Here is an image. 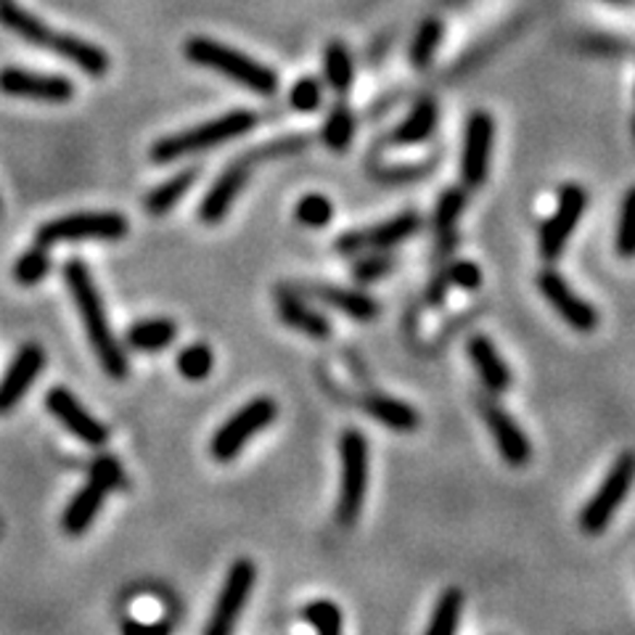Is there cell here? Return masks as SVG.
Returning a JSON list of instances; mask_svg holds the SVG:
<instances>
[{
  "mask_svg": "<svg viewBox=\"0 0 635 635\" xmlns=\"http://www.w3.org/2000/svg\"><path fill=\"white\" fill-rule=\"evenodd\" d=\"M64 281H66V286H70L72 297H75L80 320H83L85 334H88L90 339V347H94L98 363H101V368L112 376V379L122 381L127 376V371H131V366H127L125 350H122V344L117 342L112 326H109L107 307H103L101 294H98L88 265L80 260L66 262Z\"/></svg>",
  "mask_w": 635,
  "mask_h": 635,
  "instance_id": "1",
  "label": "cell"
},
{
  "mask_svg": "<svg viewBox=\"0 0 635 635\" xmlns=\"http://www.w3.org/2000/svg\"><path fill=\"white\" fill-rule=\"evenodd\" d=\"M183 51H186V59L191 64L218 72V75L233 80V83L252 90V94L273 96L279 90V75L273 70H268L260 61L236 51V48L223 46V42L209 38H191L186 40Z\"/></svg>",
  "mask_w": 635,
  "mask_h": 635,
  "instance_id": "2",
  "label": "cell"
},
{
  "mask_svg": "<svg viewBox=\"0 0 635 635\" xmlns=\"http://www.w3.org/2000/svg\"><path fill=\"white\" fill-rule=\"evenodd\" d=\"M257 125V117L246 109H239V112H228L218 120H209L205 125H196L191 131L168 135V138L157 141L151 149L154 162L164 164V162H175V159L191 157V154H202L215 149V146L228 144L233 138H242Z\"/></svg>",
  "mask_w": 635,
  "mask_h": 635,
  "instance_id": "3",
  "label": "cell"
},
{
  "mask_svg": "<svg viewBox=\"0 0 635 635\" xmlns=\"http://www.w3.org/2000/svg\"><path fill=\"white\" fill-rule=\"evenodd\" d=\"M339 464H342V479H339L337 496V522L342 527H353L361 520L363 503L368 492V440L363 431L344 429L339 437Z\"/></svg>",
  "mask_w": 635,
  "mask_h": 635,
  "instance_id": "4",
  "label": "cell"
},
{
  "mask_svg": "<svg viewBox=\"0 0 635 635\" xmlns=\"http://www.w3.org/2000/svg\"><path fill=\"white\" fill-rule=\"evenodd\" d=\"M276 418H279V405H276V400L252 398L249 403H244L231 418H225V424H220V429L215 431L212 440H209V455H212L215 461H220V464L239 459V453L246 448V442L268 429Z\"/></svg>",
  "mask_w": 635,
  "mask_h": 635,
  "instance_id": "5",
  "label": "cell"
},
{
  "mask_svg": "<svg viewBox=\"0 0 635 635\" xmlns=\"http://www.w3.org/2000/svg\"><path fill=\"white\" fill-rule=\"evenodd\" d=\"M635 483V453H622L616 455L612 468L607 472L603 483L598 485V490L588 498V503L579 511V527L585 535H601L609 527V522L614 520V514L620 511V505L625 503L627 492Z\"/></svg>",
  "mask_w": 635,
  "mask_h": 635,
  "instance_id": "6",
  "label": "cell"
},
{
  "mask_svg": "<svg viewBox=\"0 0 635 635\" xmlns=\"http://www.w3.org/2000/svg\"><path fill=\"white\" fill-rule=\"evenodd\" d=\"M131 223L120 212H77L40 225L38 244L59 242H120L127 236Z\"/></svg>",
  "mask_w": 635,
  "mask_h": 635,
  "instance_id": "7",
  "label": "cell"
},
{
  "mask_svg": "<svg viewBox=\"0 0 635 635\" xmlns=\"http://www.w3.org/2000/svg\"><path fill=\"white\" fill-rule=\"evenodd\" d=\"M257 583V566L249 559H236L228 566L223 588H220L218 601H215L212 614H209L207 627L202 635H233L239 620L249 601L252 588Z\"/></svg>",
  "mask_w": 635,
  "mask_h": 635,
  "instance_id": "8",
  "label": "cell"
},
{
  "mask_svg": "<svg viewBox=\"0 0 635 635\" xmlns=\"http://www.w3.org/2000/svg\"><path fill=\"white\" fill-rule=\"evenodd\" d=\"M422 228V218L416 212H400L384 223L363 228V231H347L337 239V252L344 257H357L363 252H387L392 246L408 242Z\"/></svg>",
  "mask_w": 635,
  "mask_h": 635,
  "instance_id": "9",
  "label": "cell"
},
{
  "mask_svg": "<svg viewBox=\"0 0 635 635\" xmlns=\"http://www.w3.org/2000/svg\"><path fill=\"white\" fill-rule=\"evenodd\" d=\"M585 207H588V194H585L583 186H577V183H566V186L559 191L557 212H553L540 228L542 260H548V262L559 260L566 242H570L572 233L577 231L579 220H583Z\"/></svg>",
  "mask_w": 635,
  "mask_h": 635,
  "instance_id": "10",
  "label": "cell"
},
{
  "mask_svg": "<svg viewBox=\"0 0 635 635\" xmlns=\"http://www.w3.org/2000/svg\"><path fill=\"white\" fill-rule=\"evenodd\" d=\"M492 141H496V122L487 112H474L466 120L464 151H461V181L466 188H479L490 175Z\"/></svg>",
  "mask_w": 635,
  "mask_h": 635,
  "instance_id": "11",
  "label": "cell"
},
{
  "mask_svg": "<svg viewBox=\"0 0 635 635\" xmlns=\"http://www.w3.org/2000/svg\"><path fill=\"white\" fill-rule=\"evenodd\" d=\"M255 162L257 159L252 157V154H246V157L236 159V162H231L223 172H220L218 181L212 183V188L207 191L205 199H202V205H199L202 223H207V225L223 223L225 215L231 212V207L236 205V199L242 196L246 183H249L252 164Z\"/></svg>",
  "mask_w": 635,
  "mask_h": 635,
  "instance_id": "12",
  "label": "cell"
},
{
  "mask_svg": "<svg viewBox=\"0 0 635 635\" xmlns=\"http://www.w3.org/2000/svg\"><path fill=\"white\" fill-rule=\"evenodd\" d=\"M538 289L542 297L548 300V305L559 313L561 320L566 326H572L575 331H594L598 326V310L594 305H588L570 283L564 281V276L557 270H542L538 276Z\"/></svg>",
  "mask_w": 635,
  "mask_h": 635,
  "instance_id": "13",
  "label": "cell"
},
{
  "mask_svg": "<svg viewBox=\"0 0 635 635\" xmlns=\"http://www.w3.org/2000/svg\"><path fill=\"white\" fill-rule=\"evenodd\" d=\"M46 408L53 418H57L61 427L72 431V435H75L77 440H83L85 445L101 448L109 442V429L103 427L96 416H90V413L85 411V405L80 403L70 390H64V387H57V390L48 392Z\"/></svg>",
  "mask_w": 635,
  "mask_h": 635,
  "instance_id": "14",
  "label": "cell"
},
{
  "mask_svg": "<svg viewBox=\"0 0 635 635\" xmlns=\"http://www.w3.org/2000/svg\"><path fill=\"white\" fill-rule=\"evenodd\" d=\"M479 413H483L487 429H490L498 453H501L505 464L514 468L527 466L533 461V445H529L527 435L516 424V418L509 411H503L498 403H490V400L479 403Z\"/></svg>",
  "mask_w": 635,
  "mask_h": 635,
  "instance_id": "15",
  "label": "cell"
},
{
  "mask_svg": "<svg viewBox=\"0 0 635 635\" xmlns=\"http://www.w3.org/2000/svg\"><path fill=\"white\" fill-rule=\"evenodd\" d=\"M0 94L14 98H35V101L64 103L75 96V88L66 77L59 75H38V72L20 70V66H5L0 70Z\"/></svg>",
  "mask_w": 635,
  "mask_h": 635,
  "instance_id": "16",
  "label": "cell"
},
{
  "mask_svg": "<svg viewBox=\"0 0 635 635\" xmlns=\"http://www.w3.org/2000/svg\"><path fill=\"white\" fill-rule=\"evenodd\" d=\"M42 368H46V353L40 344H24L0 379V413H11L22 403Z\"/></svg>",
  "mask_w": 635,
  "mask_h": 635,
  "instance_id": "17",
  "label": "cell"
},
{
  "mask_svg": "<svg viewBox=\"0 0 635 635\" xmlns=\"http://www.w3.org/2000/svg\"><path fill=\"white\" fill-rule=\"evenodd\" d=\"M466 353H468V361H472L474 371H477L479 379H483L487 392L501 394L505 390H511V379H514V376H511V368L505 366V361L490 339L483 334L472 337L466 342Z\"/></svg>",
  "mask_w": 635,
  "mask_h": 635,
  "instance_id": "18",
  "label": "cell"
},
{
  "mask_svg": "<svg viewBox=\"0 0 635 635\" xmlns=\"http://www.w3.org/2000/svg\"><path fill=\"white\" fill-rule=\"evenodd\" d=\"M276 307H279V316L289 329L300 331V334L326 342L331 337V323L329 318L320 316L318 310L305 305V300L297 292H289V289H279L276 292Z\"/></svg>",
  "mask_w": 635,
  "mask_h": 635,
  "instance_id": "19",
  "label": "cell"
},
{
  "mask_svg": "<svg viewBox=\"0 0 635 635\" xmlns=\"http://www.w3.org/2000/svg\"><path fill=\"white\" fill-rule=\"evenodd\" d=\"M361 408L374 418V422L384 424L387 429L392 431H416L422 418H418V411L413 408L405 400L390 398V394H366L361 400Z\"/></svg>",
  "mask_w": 635,
  "mask_h": 635,
  "instance_id": "20",
  "label": "cell"
},
{
  "mask_svg": "<svg viewBox=\"0 0 635 635\" xmlns=\"http://www.w3.org/2000/svg\"><path fill=\"white\" fill-rule=\"evenodd\" d=\"M107 496H109L107 487H101L98 483H94V479H88V485H85L83 490L72 498L70 505H66L64 516H61V529H64L66 535H75V538L77 535L88 533Z\"/></svg>",
  "mask_w": 635,
  "mask_h": 635,
  "instance_id": "21",
  "label": "cell"
},
{
  "mask_svg": "<svg viewBox=\"0 0 635 635\" xmlns=\"http://www.w3.org/2000/svg\"><path fill=\"white\" fill-rule=\"evenodd\" d=\"M313 294L316 300L326 302L334 310L344 313L347 318L357 320V323H371V320L379 318V302L368 294L355 292V289H342V286H329V283H320V286H313Z\"/></svg>",
  "mask_w": 635,
  "mask_h": 635,
  "instance_id": "22",
  "label": "cell"
},
{
  "mask_svg": "<svg viewBox=\"0 0 635 635\" xmlns=\"http://www.w3.org/2000/svg\"><path fill=\"white\" fill-rule=\"evenodd\" d=\"M453 286L466 289V292H477L483 286V270H479V265H474L472 260H455L448 268H442L427 286V305L440 307Z\"/></svg>",
  "mask_w": 635,
  "mask_h": 635,
  "instance_id": "23",
  "label": "cell"
},
{
  "mask_svg": "<svg viewBox=\"0 0 635 635\" xmlns=\"http://www.w3.org/2000/svg\"><path fill=\"white\" fill-rule=\"evenodd\" d=\"M437 120H440V109H437L435 98H422L416 107L405 114V120L394 127L392 144L398 146H416L424 144L431 133H435Z\"/></svg>",
  "mask_w": 635,
  "mask_h": 635,
  "instance_id": "24",
  "label": "cell"
},
{
  "mask_svg": "<svg viewBox=\"0 0 635 635\" xmlns=\"http://www.w3.org/2000/svg\"><path fill=\"white\" fill-rule=\"evenodd\" d=\"M51 51L59 53V57H64L66 61H72L77 70L85 72V75L101 77L109 72L107 53H103L101 48H96L94 42L75 38V35H61L59 33V38H57V42H53Z\"/></svg>",
  "mask_w": 635,
  "mask_h": 635,
  "instance_id": "25",
  "label": "cell"
},
{
  "mask_svg": "<svg viewBox=\"0 0 635 635\" xmlns=\"http://www.w3.org/2000/svg\"><path fill=\"white\" fill-rule=\"evenodd\" d=\"M466 209V188H448L437 202L435 212V236H437V255L450 252L455 244V228H459L461 212Z\"/></svg>",
  "mask_w": 635,
  "mask_h": 635,
  "instance_id": "26",
  "label": "cell"
},
{
  "mask_svg": "<svg viewBox=\"0 0 635 635\" xmlns=\"http://www.w3.org/2000/svg\"><path fill=\"white\" fill-rule=\"evenodd\" d=\"M0 24H3L5 29H11V33L20 35V38L40 48L51 46L53 35H57L46 22H40L38 16H33L29 11H24L22 5L11 3V0H0Z\"/></svg>",
  "mask_w": 635,
  "mask_h": 635,
  "instance_id": "27",
  "label": "cell"
},
{
  "mask_svg": "<svg viewBox=\"0 0 635 635\" xmlns=\"http://www.w3.org/2000/svg\"><path fill=\"white\" fill-rule=\"evenodd\" d=\"M196 181H199V168L181 170L178 175H172L170 181L159 183L157 188L146 194L144 209L149 215H154V218H162V215H168L172 207H178V202L188 194Z\"/></svg>",
  "mask_w": 635,
  "mask_h": 635,
  "instance_id": "28",
  "label": "cell"
},
{
  "mask_svg": "<svg viewBox=\"0 0 635 635\" xmlns=\"http://www.w3.org/2000/svg\"><path fill=\"white\" fill-rule=\"evenodd\" d=\"M178 337V326L170 318H146L131 326L127 331V344L138 353H159L170 347Z\"/></svg>",
  "mask_w": 635,
  "mask_h": 635,
  "instance_id": "29",
  "label": "cell"
},
{
  "mask_svg": "<svg viewBox=\"0 0 635 635\" xmlns=\"http://www.w3.org/2000/svg\"><path fill=\"white\" fill-rule=\"evenodd\" d=\"M461 614H464V594L459 588L442 590L424 635H459Z\"/></svg>",
  "mask_w": 635,
  "mask_h": 635,
  "instance_id": "30",
  "label": "cell"
},
{
  "mask_svg": "<svg viewBox=\"0 0 635 635\" xmlns=\"http://www.w3.org/2000/svg\"><path fill=\"white\" fill-rule=\"evenodd\" d=\"M323 72H326V83H329L339 96H344L350 88H353V77H355L353 57H350L347 46H344L342 40H331L329 46H326Z\"/></svg>",
  "mask_w": 635,
  "mask_h": 635,
  "instance_id": "31",
  "label": "cell"
},
{
  "mask_svg": "<svg viewBox=\"0 0 635 635\" xmlns=\"http://www.w3.org/2000/svg\"><path fill=\"white\" fill-rule=\"evenodd\" d=\"M442 38H445V24H442L437 16H431L422 24V27L416 29V35H413V42H411V64L416 66V70H427L431 64V59H435V53L440 51L442 46Z\"/></svg>",
  "mask_w": 635,
  "mask_h": 635,
  "instance_id": "32",
  "label": "cell"
},
{
  "mask_svg": "<svg viewBox=\"0 0 635 635\" xmlns=\"http://www.w3.org/2000/svg\"><path fill=\"white\" fill-rule=\"evenodd\" d=\"M353 135H355V114L350 112L347 103H337V107L331 109V114L326 117L320 138H323V144L329 146L331 151L342 154V151H347L350 144H353Z\"/></svg>",
  "mask_w": 635,
  "mask_h": 635,
  "instance_id": "33",
  "label": "cell"
},
{
  "mask_svg": "<svg viewBox=\"0 0 635 635\" xmlns=\"http://www.w3.org/2000/svg\"><path fill=\"white\" fill-rule=\"evenodd\" d=\"M614 249L622 260H635V186L622 199L620 220H616Z\"/></svg>",
  "mask_w": 635,
  "mask_h": 635,
  "instance_id": "34",
  "label": "cell"
},
{
  "mask_svg": "<svg viewBox=\"0 0 635 635\" xmlns=\"http://www.w3.org/2000/svg\"><path fill=\"white\" fill-rule=\"evenodd\" d=\"M215 368V353L207 344H188L186 350H181L178 355V371L183 379L188 381H205Z\"/></svg>",
  "mask_w": 635,
  "mask_h": 635,
  "instance_id": "35",
  "label": "cell"
},
{
  "mask_svg": "<svg viewBox=\"0 0 635 635\" xmlns=\"http://www.w3.org/2000/svg\"><path fill=\"white\" fill-rule=\"evenodd\" d=\"M51 270V255L46 252V246L38 244L33 249H27L14 265V279L22 286H35L40 283Z\"/></svg>",
  "mask_w": 635,
  "mask_h": 635,
  "instance_id": "36",
  "label": "cell"
},
{
  "mask_svg": "<svg viewBox=\"0 0 635 635\" xmlns=\"http://www.w3.org/2000/svg\"><path fill=\"white\" fill-rule=\"evenodd\" d=\"M294 218L305 228H326L331 223V218H334V205H331L329 196L307 194L294 207Z\"/></svg>",
  "mask_w": 635,
  "mask_h": 635,
  "instance_id": "37",
  "label": "cell"
},
{
  "mask_svg": "<svg viewBox=\"0 0 635 635\" xmlns=\"http://www.w3.org/2000/svg\"><path fill=\"white\" fill-rule=\"evenodd\" d=\"M302 614L318 635H342V609L334 601L318 598V601L307 603Z\"/></svg>",
  "mask_w": 635,
  "mask_h": 635,
  "instance_id": "38",
  "label": "cell"
},
{
  "mask_svg": "<svg viewBox=\"0 0 635 635\" xmlns=\"http://www.w3.org/2000/svg\"><path fill=\"white\" fill-rule=\"evenodd\" d=\"M357 257H361V260L355 262L353 273L361 283L379 281V279H384V276H390L394 270V257L387 255V252H374V255L363 252V255H357Z\"/></svg>",
  "mask_w": 635,
  "mask_h": 635,
  "instance_id": "39",
  "label": "cell"
},
{
  "mask_svg": "<svg viewBox=\"0 0 635 635\" xmlns=\"http://www.w3.org/2000/svg\"><path fill=\"white\" fill-rule=\"evenodd\" d=\"M320 101H323V85H320L316 77H302L292 85L289 103H292V109H297V112H305V114L316 112V109L320 107Z\"/></svg>",
  "mask_w": 635,
  "mask_h": 635,
  "instance_id": "40",
  "label": "cell"
},
{
  "mask_svg": "<svg viewBox=\"0 0 635 635\" xmlns=\"http://www.w3.org/2000/svg\"><path fill=\"white\" fill-rule=\"evenodd\" d=\"M90 479L112 492L125 483V474H122L120 461H117L114 455H101V459H96L94 466H90Z\"/></svg>",
  "mask_w": 635,
  "mask_h": 635,
  "instance_id": "41",
  "label": "cell"
},
{
  "mask_svg": "<svg viewBox=\"0 0 635 635\" xmlns=\"http://www.w3.org/2000/svg\"><path fill=\"white\" fill-rule=\"evenodd\" d=\"M122 635H170L168 622H138L127 620L122 625Z\"/></svg>",
  "mask_w": 635,
  "mask_h": 635,
  "instance_id": "42",
  "label": "cell"
},
{
  "mask_svg": "<svg viewBox=\"0 0 635 635\" xmlns=\"http://www.w3.org/2000/svg\"><path fill=\"white\" fill-rule=\"evenodd\" d=\"M603 3H612V5H622V9H633L635 0H603Z\"/></svg>",
  "mask_w": 635,
  "mask_h": 635,
  "instance_id": "43",
  "label": "cell"
}]
</instances>
